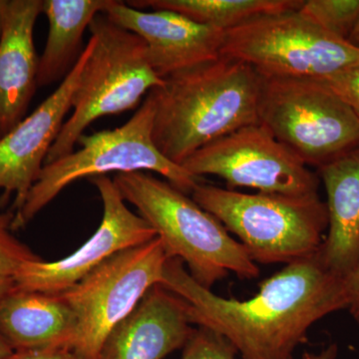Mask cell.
I'll list each match as a JSON object with an SVG mask.
<instances>
[{"instance_id": "obj_1", "label": "cell", "mask_w": 359, "mask_h": 359, "mask_svg": "<svg viewBox=\"0 0 359 359\" xmlns=\"http://www.w3.org/2000/svg\"><path fill=\"white\" fill-rule=\"evenodd\" d=\"M160 285L186 302L192 325L222 335L241 359H294L316 321L348 306L344 280L325 266L318 252L287 264L245 301L202 287L179 259H168Z\"/></svg>"}, {"instance_id": "obj_2", "label": "cell", "mask_w": 359, "mask_h": 359, "mask_svg": "<svg viewBox=\"0 0 359 359\" xmlns=\"http://www.w3.org/2000/svg\"><path fill=\"white\" fill-rule=\"evenodd\" d=\"M262 83L250 66L223 56L167 77L162 87L151 91L156 147L182 166L208 144L259 124Z\"/></svg>"}, {"instance_id": "obj_3", "label": "cell", "mask_w": 359, "mask_h": 359, "mask_svg": "<svg viewBox=\"0 0 359 359\" xmlns=\"http://www.w3.org/2000/svg\"><path fill=\"white\" fill-rule=\"evenodd\" d=\"M113 180L123 199L154 229L169 259H181L202 287L212 290L230 273L247 280L259 276L257 264L221 222L169 182L146 172Z\"/></svg>"}, {"instance_id": "obj_4", "label": "cell", "mask_w": 359, "mask_h": 359, "mask_svg": "<svg viewBox=\"0 0 359 359\" xmlns=\"http://www.w3.org/2000/svg\"><path fill=\"white\" fill-rule=\"evenodd\" d=\"M155 113V98L150 92L121 127L83 134L78 139V150L45 164L25 204L14 212L13 230L27 226L71 184L109 173L155 172L181 192L191 195L201 178L168 160L156 147Z\"/></svg>"}, {"instance_id": "obj_5", "label": "cell", "mask_w": 359, "mask_h": 359, "mask_svg": "<svg viewBox=\"0 0 359 359\" xmlns=\"http://www.w3.org/2000/svg\"><path fill=\"white\" fill-rule=\"evenodd\" d=\"M192 199L237 236L255 263L292 264L313 257L327 230L320 195L245 194L199 184Z\"/></svg>"}, {"instance_id": "obj_6", "label": "cell", "mask_w": 359, "mask_h": 359, "mask_svg": "<svg viewBox=\"0 0 359 359\" xmlns=\"http://www.w3.org/2000/svg\"><path fill=\"white\" fill-rule=\"evenodd\" d=\"M95 39L63 124L45 164L70 154L85 130L99 118L134 109L146 93L165 83L151 67L143 40L100 13L89 26Z\"/></svg>"}, {"instance_id": "obj_7", "label": "cell", "mask_w": 359, "mask_h": 359, "mask_svg": "<svg viewBox=\"0 0 359 359\" xmlns=\"http://www.w3.org/2000/svg\"><path fill=\"white\" fill-rule=\"evenodd\" d=\"M259 124L306 166L323 167L359 145V120L321 80L264 78Z\"/></svg>"}, {"instance_id": "obj_8", "label": "cell", "mask_w": 359, "mask_h": 359, "mask_svg": "<svg viewBox=\"0 0 359 359\" xmlns=\"http://www.w3.org/2000/svg\"><path fill=\"white\" fill-rule=\"evenodd\" d=\"M221 56L264 78L323 80L359 66V50L299 11L261 16L224 32Z\"/></svg>"}, {"instance_id": "obj_9", "label": "cell", "mask_w": 359, "mask_h": 359, "mask_svg": "<svg viewBox=\"0 0 359 359\" xmlns=\"http://www.w3.org/2000/svg\"><path fill=\"white\" fill-rule=\"evenodd\" d=\"M168 259L157 237L118 252L60 294L76 316L72 351L80 358L98 359L110 332L161 283Z\"/></svg>"}, {"instance_id": "obj_10", "label": "cell", "mask_w": 359, "mask_h": 359, "mask_svg": "<svg viewBox=\"0 0 359 359\" xmlns=\"http://www.w3.org/2000/svg\"><path fill=\"white\" fill-rule=\"evenodd\" d=\"M202 178L223 179L228 189L290 196L318 194L320 177L262 124L250 125L208 144L182 164Z\"/></svg>"}, {"instance_id": "obj_11", "label": "cell", "mask_w": 359, "mask_h": 359, "mask_svg": "<svg viewBox=\"0 0 359 359\" xmlns=\"http://www.w3.org/2000/svg\"><path fill=\"white\" fill-rule=\"evenodd\" d=\"M90 182L98 190L103 204L102 219L95 233L79 249L63 259L54 262L40 259L25 264L16 276L14 287L62 294L118 252L147 244L158 237L140 215L127 207L114 180L100 176L90 179Z\"/></svg>"}, {"instance_id": "obj_12", "label": "cell", "mask_w": 359, "mask_h": 359, "mask_svg": "<svg viewBox=\"0 0 359 359\" xmlns=\"http://www.w3.org/2000/svg\"><path fill=\"white\" fill-rule=\"evenodd\" d=\"M94 45L95 39L91 36L76 65L53 93L0 139L1 203L6 204L14 196V212L25 204L43 169L49 150L58 138L66 115L72 108L73 96Z\"/></svg>"}, {"instance_id": "obj_13", "label": "cell", "mask_w": 359, "mask_h": 359, "mask_svg": "<svg viewBox=\"0 0 359 359\" xmlns=\"http://www.w3.org/2000/svg\"><path fill=\"white\" fill-rule=\"evenodd\" d=\"M105 14L143 40L149 63L162 79L221 57L226 32L183 14L164 9L143 11L116 0Z\"/></svg>"}, {"instance_id": "obj_14", "label": "cell", "mask_w": 359, "mask_h": 359, "mask_svg": "<svg viewBox=\"0 0 359 359\" xmlns=\"http://www.w3.org/2000/svg\"><path fill=\"white\" fill-rule=\"evenodd\" d=\"M43 0H1L0 7V139L26 117L39 88L34 27Z\"/></svg>"}, {"instance_id": "obj_15", "label": "cell", "mask_w": 359, "mask_h": 359, "mask_svg": "<svg viewBox=\"0 0 359 359\" xmlns=\"http://www.w3.org/2000/svg\"><path fill=\"white\" fill-rule=\"evenodd\" d=\"M186 302L158 283L110 332L98 359H163L192 337Z\"/></svg>"}, {"instance_id": "obj_16", "label": "cell", "mask_w": 359, "mask_h": 359, "mask_svg": "<svg viewBox=\"0 0 359 359\" xmlns=\"http://www.w3.org/2000/svg\"><path fill=\"white\" fill-rule=\"evenodd\" d=\"M327 192V236L318 254L346 280L359 264V145L318 168Z\"/></svg>"}, {"instance_id": "obj_17", "label": "cell", "mask_w": 359, "mask_h": 359, "mask_svg": "<svg viewBox=\"0 0 359 359\" xmlns=\"http://www.w3.org/2000/svg\"><path fill=\"white\" fill-rule=\"evenodd\" d=\"M74 311L62 295L13 287L0 297V330L14 351L66 347L76 334Z\"/></svg>"}, {"instance_id": "obj_18", "label": "cell", "mask_w": 359, "mask_h": 359, "mask_svg": "<svg viewBox=\"0 0 359 359\" xmlns=\"http://www.w3.org/2000/svg\"><path fill=\"white\" fill-rule=\"evenodd\" d=\"M114 0H43L42 13L48 20V34L39 56V87L63 80L83 52V35L98 14Z\"/></svg>"}, {"instance_id": "obj_19", "label": "cell", "mask_w": 359, "mask_h": 359, "mask_svg": "<svg viewBox=\"0 0 359 359\" xmlns=\"http://www.w3.org/2000/svg\"><path fill=\"white\" fill-rule=\"evenodd\" d=\"M302 0H139L134 8L150 7L183 14L202 25L226 30L271 14L299 11Z\"/></svg>"}, {"instance_id": "obj_20", "label": "cell", "mask_w": 359, "mask_h": 359, "mask_svg": "<svg viewBox=\"0 0 359 359\" xmlns=\"http://www.w3.org/2000/svg\"><path fill=\"white\" fill-rule=\"evenodd\" d=\"M299 13L314 25L346 41L359 14V0H308Z\"/></svg>"}, {"instance_id": "obj_21", "label": "cell", "mask_w": 359, "mask_h": 359, "mask_svg": "<svg viewBox=\"0 0 359 359\" xmlns=\"http://www.w3.org/2000/svg\"><path fill=\"white\" fill-rule=\"evenodd\" d=\"M13 210L0 212V297L15 287L16 276L25 264L41 259L13 235Z\"/></svg>"}, {"instance_id": "obj_22", "label": "cell", "mask_w": 359, "mask_h": 359, "mask_svg": "<svg viewBox=\"0 0 359 359\" xmlns=\"http://www.w3.org/2000/svg\"><path fill=\"white\" fill-rule=\"evenodd\" d=\"M237 351L224 337L209 328H195L184 346L181 359H236Z\"/></svg>"}, {"instance_id": "obj_23", "label": "cell", "mask_w": 359, "mask_h": 359, "mask_svg": "<svg viewBox=\"0 0 359 359\" xmlns=\"http://www.w3.org/2000/svg\"><path fill=\"white\" fill-rule=\"evenodd\" d=\"M321 81L353 111L359 120V66Z\"/></svg>"}, {"instance_id": "obj_24", "label": "cell", "mask_w": 359, "mask_h": 359, "mask_svg": "<svg viewBox=\"0 0 359 359\" xmlns=\"http://www.w3.org/2000/svg\"><path fill=\"white\" fill-rule=\"evenodd\" d=\"M7 359H82L72 349L66 347H45V348L15 351Z\"/></svg>"}, {"instance_id": "obj_25", "label": "cell", "mask_w": 359, "mask_h": 359, "mask_svg": "<svg viewBox=\"0 0 359 359\" xmlns=\"http://www.w3.org/2000/svg\"><path fill=\"white\" fill-rule=\"evenodd\" d=\"M344 285L348 301L347 309L353 320L359 325V264L358 268L344 280Z\"/></svg>"}, {"instance_id": "obj_26", "label": "cell", "mask_w": 359, "mask_h": 359, "mask_svg": "<svg viewBox=\"0 0 359 359\" xmlns=\"http://www.w3.org/2000/svg\"><path fill=\"white\" fill-rule=\"evenodd\" d=\"M337 351H339V348H337V344H332L321 351L320 353H306L304 354V359H335Z\"/></svg>"}, {"instance_id": "obj_27", "label": "cell", "mask_w": 359, "mask_h": 359, "mask_svg": "<svg viewBox=\"0 0 359 359\" xmlns=\"http://www.w3.org/2000/svg\"><path fill=\"white\" fill-rule=\"evenodd\" d=\"M13 347L7 341L6 337L0 330V359H7L13 353Z\"/></svg>"}, {"instance_id": "obj_28", "label": "cell", "mask_w": 359, "mask_h": 359, "mask_svg": "<svg viewBox=\"0 0 359 359\" xmlns=\"http://www.w3.org/2000/svg\"><path fill=\"white\" fill-rule=\"evenodd\" d=\"M346 42L354 47V48L358 49L359 50V14L358 20H356L355 23H354L353 30H351Z\"/></svg>"}]
</instances>
